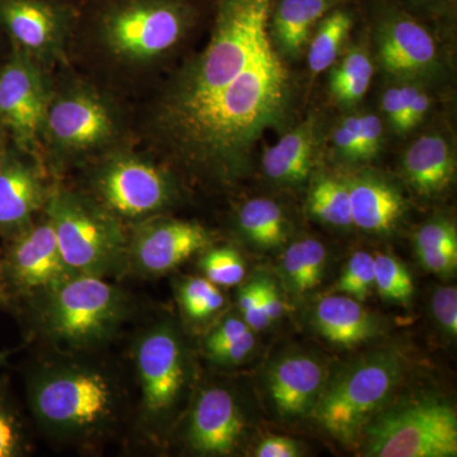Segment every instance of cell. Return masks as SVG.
I'll return each instance as SVG.
<instances>
[{"label":"cell","instance_id":"obj_1","mask_svg":"<svg viewBox=\"0 0 457 457\" xmlns=\"http://www.w3.org/2000/svg\"><path fill=\"white\" fill-rule=\"evenodd\" d=\"M275 0H215L212 32L156 102L150 135L197 176L228 183L264 132L284 121L291 78L270 29Z\"/></svg>","mask_w":457,"mask_h":457},{"label":"cell","instance_id":"obj_2","mask_svg":"<svg viewBox=\"0 0 457 457\" xmlns=\"http://www.w3.org/2000/svg\"><path fill=\"white\" fill-rule=\"evenodd\" d=\"M212 0H78L69 38L83 41L96 64L111 78H145L187 38Z\"/></svg>","mask_w":457,"mask_h":457},{"label":"cell","instance_id":"obj_3","mask_svg":"<svg viewBox=\"0 0 457 457\" xmlns=\"http://www.w3.org/2000/svg\"><path fill=\"white\" fill-rule=\"evenodd\" d=\"M86 353L56 352L26 372V395L36 426L60 444L95 447L116 432L125 392L116 375Z\"/></svg>","mask_w":457,"mask_h":457},{"label":"cell","instance_id":"obj_4","mask_svg":"<svg viewBox=\"0 0 457 457\" xmlns=\"http://www.w3.org/2000/svg\"><path fill=\"white\" fill-rule=\"evenodd\" d=\"M132 300L119 286L95 276H71L53 290L18 305L36 338L64 353H89L125 326Z\"/></svg>","mask_w":457,"mask_h":457},{"label":"cell","instance_id":"obj_5","mask_svg":"<svg viewBox=\"0 0 457 457\" xmlns=\"http://www.w3.org/2000/svg\"><path fill=\"white\" fill-rule=\"evenodd\" d=\"M132 361L139 389L135 432L146 446H161L192 381L187 345L176 323L161 318L141 329L132 345Z\"/></svg>","mask_w":457,"mask_h":457},{"label":"cell","instance_id":"obj_6","mask_svg":"<svg viewBox=\"0 0 457 457\" xmlns=\"http://www.w3.org/2000/svg\"><path fill=\"white\" fill-rule=\"evenodd\" d=\"M44 212L53 224L66 267L74 276L121 278L129 273V233L92 195L57 188Z\"/></svg>","mask_w":457,"mask_h":457},{"label":"cell","instance_id":"obj_7","mask_svg":"<svg viewBox=\"0 0 457 457\" xmlns=\"http://www.w3.org/2000/svg\"><path fill=\"white\" fill-rule=\"evenodd\" d=\"M403 374L404 362L395 351L370 353L324 386L312 414L337 440L354 441L392 398Z\"/></svg>","mask_w":457,"mask_h":457},{"label":"cell","instance_id":"obj_8","mask_svg":"<svg viewBox=\"0 0 457 457\" xmlns=\"http://www.w3.org/2000/svg\"><path fill=\"white\" fill-rule=\"evenodd\" d=\"M365 455L455 457L457 417L440 399L423 398L376 414L365 428Z\"/></svg>","mask_w":457,"mask_h":457},{"label":"cell","instance_id":"obj_9","mask_svg":"<svg viewBox=\"0 0 457 457\" xmlns=\"http://www.w3.org/2000/svg\"><path fill=\"white\" fill-rule=\"evenodd\" d=\"M92 196L123 221L140 222L158 215L176 200L173 177L139 156L108 159L93 177Z\"/></svg>","mask_w":457,"mask_h":457},{"label":"cell","instance_id":"obj_10","mask_svg":"<svg viewBox=\"0 0 457 457\" xmlns=\"http://www.w3.org/2000/svg\"><path fill=\"white\" fill-rule=\"evenodd\" d=\"M42 132L60 154L83 158L113 143L119 121L102 96L79 87L49 99Z\"/></svg>","mask_w":457,"mask_h":457},{"label":"cell","instance_id":"obj_11","mask_svg":"<svg viewBox=\"0 0 457 457\" xmlns=\"http://www.w3.org/2000/svg\"><path fill=\"white\" fill-rule=\"evenodd\" d=\"M4 242L5 276L17 308L74 276L66 267L55 230L45 212L44 218L35 219Z\"/></svg>","mask_w":457,"mask_h":457},{"label":"cell","instance_id":"obj_12","mask_svg":"<svg viewBox=\"0 0 457 457\" xmlns=\"http://www.w3.org/2000/svg\"><path fill=\"white\" fill-rule=\"evenodd\" d=\"M49 99L38 65L13 47L0 65V129L20 152L35 150Z\"/></svg>","mask_w":457,"mask_h":457},{"label":"cell","instance_id":"obj_13","mask_svg":"<svg viewBox=\"0 0 457 457\" xmlns=\"http://www.w3.org/2000/svg\"><path fill=\"white\" fill-rule=\"evenodd\" d=\"M212 245V231L204 225L153 216L129 233V272L143 278L167 275Z\"/></svg>","mask_w":457,"mask_h":457},{"label":"cell","instance_id":"obj_14","mask_svg":"<svg viewBox=\"0 0 457 457\" xmlns=\"http://www.w3.org/2000/svg\"><path fill=\"white\" fill-rule=\"evenodd\" d=\"M368 9L376 23L378 59L387 73L411 78L432 71L437 47L420 18L389 0H369Z\"/></svg>","mask_w":457,"mask_h":457},{"label":"cell","instance_id":"obj_15","mask_svg":"<svg viewBox=\"0 0 457 457\" xmlns=\"http://www.w3.org/2000/svg\"><path fill=\"white\" fill-rule=\"evenodd\" d=\"M78 0H0V27L12 46L37 64L71 36Z\"/></svg>","mask_w":457,"mask_h":457},{"label":"cell","instance_id":"obj_16","mask_svg":"<svg viewBox=\"0 0 457 457\" xmlns=\"http://www.w3.org/2000/svg\"><path fill=\"white\" fill-rule=\"evenodd\" d=\"M245 429V416L234 394L227 387L210 385L192 402L183 440L197 455L228 456L239 447Z\"/></svg>","mask_w":457,"mask_h":457},{"label":"cell","instance_id":"obj_17","mask_svg":"<svg viewBox=\"0 0 457 457\" xmlns=\"http://www.w3.org/2000/svg\"><path fill=\"white\" fill-rule=\"evenodd\" d=\"M326 384L323 363L308 353H288L273 363L267 385L279 416L300 418L312 413Z\"/></svg>","mask_w":457,"mask_h":457},{"label":"cell","instance_id":"obj_18","mask_svg":"<svg viewBox=\"0 0 457 457\" xmlns=\"http://www.w3.org/2000/svg\"><path fill=\"white\" fill-rule=\"evenodd\" d=\"M47 196L38 170L11 150L0 173V239L7 240L29 227Z\"/></svg>","mask_w":457,"mask_h":457},{"label":"cell","instance_id":"obj_19","mask_svg":"<svg viewBox=\"0 0 457 457\" xmlns=\"http://www.w3.org/2000/svg\"><path fill=\"white\" fill-rule=\"evenodd\" d=\"M314 326L328 342L354 347L380 333L378 319L347 295L323 297L314 309Z\"/></svg>","mask_w":457,"mask_h":457},{"label":"cell","instance_id":"obj_20","mask_svg":"<svg viewBox=\"0 0 457 457\" xmlns=\"http://www.w3.org/2000/svg\"><path fill=\"white\" fill-rule=\"evenodd\" d=\"M347 187L353 225L374 234L390 233L396 227L405 210L398 189L374 176L357 177Z\"/></svg>","mask_w":457,"mask_h":457},{"label":"cell","instance_id":"obj_21","mask_svg":"<svg viewBox=\"0 0 457 457\" xmlns=\"http://www.w3.org/2000/svg\"><path fill=\"white\" fill-rule=\"evenodd\" d=\"M405 177L420 196L432 197L449 188L455 179V158L440 135L420 137L404 155Z\"/></svg>","mask_w":457,"mask_h":457},{"label":"cell","instance_id":"obj_22","mask_svg":"<svg viewBox=\"0 0 457 457\" xmlns=\"http://www.w3.org/2000/svg\"><path fill=\"white\" fill-rule=\"evenodd\" d=\"M347 2L352 0H275L270 18L273 41L288 55H299L319 21Z\"/></svg>","mask_w":457,"mask_h":457},{"label":"cell","instance_id":"obj_23","mask_svg":"<svg viewBox=\"0 0 457 457\" xmlns=\"http://www.w3.org/2000/svg\"><path fill=\"white\" fill-rule=\"evenodd\" d=\"M314 147V121L309 119L264 152V173L284 185L303 182L312 168Z\"/></svg>","mask_w":457,"mask_h":457},{"label":"cell","instance_id":"obj_24","mask_svg":"<svg viewBox=\"0 0 457 457\" xmlns=\"http://www.w3.org/2000/svg\"><path fill=\"white\" fill-rule=\"evenodd\" d=\"M414 246L420 264L440 278H453L457 270V231L449 219L436 218L418 228Z\"/></svg>","mask_w":457,"mask_h":457},{"label":"cell","instance_id":"obj_25","mask_svg":"<svg viewBox=\"0 0 457 457\" xmlns=\"http://www.w3.org/2000/svg\"><path fill=\"white\" fill-rule=\"evenodd\" d=\"M354 22V0L337 5L319 21L308 54V64L312 73H323L335 64Z\"/></svg>","mask_w":457,"mask_h":457},{"label":"cell","instance_id":"obj_26","mask_svg":"<svg viewBox=\"0 0 457 457\" xmlns=\"http://www.w3.org/2000/svg\"><path fill=\"white\" fill-rule=\"evenodd\" d=\"M327 249L312 237L297 240L284 252L281 270L288 290L296 296L312 293L324 278Z\"/></svg>","mask_w":457,"mask_h":457},{"label":"cell","instance_id":"obj_27","mask_svg":"<svg viewBox=\"0 0 457 457\" xmlns=\"http://www.w3.org/2000/svg\"><path fill=\"white\" fill-rule=\"evenodd\" d=\"M254 348V330L236 314L227 315L204 339L207 359L224 368L245 362Z\"/></svg>","mask_w":457,"mask_h":457},{"label":"cell","instance_id":"obj_28","mask_svg":"<svg viewBox=\"0 0 457 457\" xmlns=\"http://www.w3.org/2000/svg\"><path fill=\"white\" fill-rule=\"evenodd\" d=\"M237 222L240 231L255 246L273 249L285 243V215L273 201L266 198L248 201L240 209Z\"/></svg>","mask_w":457,"mask_h":457},{"label":"cell","instance_id":"obj_29","mask_svg":"<svg viewBox=\"0 0 457 457\" xmlns=\"http://www.w3.org/2000/svg\"><path fill=\"white\" fill-rule=\"evenodd\" d=\"M177 300L183 317L192 324L212 320L227 303L220 287L204 276L183 278L177 287Z\"/></svg>","mask_w":457,"mask_h":457},{"label":"cell","instance_id":"obj_30","mask_svg":"<svg viewBox=\"0 0 457 457\" xmlns=\"http://www.w3.org/2000/svg\"><path fill=\"white\" fill-rule=\"evenodd\" d=\"M374 77V65L366 51H350L330 77V92L337 101L354 104L365 97Z\"/></svg>","mask_w":457,"mask_h":457},{"label":"cell","instance_id":"obj_31","mask_svg":"<svg viewBox=\"0 0 457 457\" xmlns=\"http://www.w3.org/2000/svg\"><path fill=\"white\" fill-rule=\"evenodd\" d=\"M32 442L22 411L11 392L7 376L0 378V457H23Z\"/></svg>","mask_w":457,"mask_h":457},{"label":"cell","instance_id":"obj_32","mask_svg":"<svg viewBox=\"0 0 457 457\" xmlns=\"http://www.w3.org/2000/svg\"><path fill=\"white\" fill-rule=\"evenodd\" d=\"M309 212L318 220L337 228H348L352 221L350 191L347 183L333 179H320L309 195Z\"/></svg>","mask_w":457,"mask_h":457},{"label":"cell","instance_id":"obj_33","mask_svg":"<svg viewBox=\"0 0 457 457\" xmlns=\"http://www.w3.org/2000/svg\"><path fill=\"white\" fill-rule=\"evenodd\" d=\"M428 95L416 86L390 87L384 93L383 110L390 125L398 132L416 128L428 112Z\"/></svg>","mask_w":457,"mask_h":457},{"label":"cell","instance_id":"obj_34","mask_svg":"<svg viewBox=\"0 0 457 457\" xmlns=\"http://www.w3.org/2000/svg\"><path fill=\"white\" fill-rule=\"evenodd\" d=\"M375 284L378 295L386 302L407 305L413 299V278L407 267L390 254H376Z\"/></svg>","mask_w":457,"mask_h":457},{"label":"cell","instance_id":"obj_35","mask_svg":"<svg viewBox=\"0 0 457 457\" xmlns=\"http://www.w3.org/2000/svg\"><path fill=\"white\" fill-rule=\"evenodd\" d=\"M204 278L219 287H233L245 278V263L242 254L233 246H210L198 261Z\"/></svg>","mask_w":457,"mask_h":457},{"label":"cell","instance_id":"obj_36","mask_svg":"<svg viewBox=\"0 0 457 457\" xmlns=\"http://www.w3.org/2000/svg\"><path fill=\"white\" fill-rule=\"evenodd\" d=\"M375 284V258L368 252L352 254L337 284V290L353 297L357 302H365Z\"/></svg>","mask_w":457,"mask_h":457},{"label":"cell","instance_id":"obj_37","mask_svg":"<svg viewBox=\"0 0 457 457\" xmlns=\"http://www.w3.org/2000/svg\"><path fill=\"white\" fill-rule=\"evenodd\" d=\"M431 309L438 328L449 338L457 335V290L455 286H440L432 295Z\"/></svg>","mask_w":457,"mask_h":457},{"label":"cell","instance_id":"obj_38","mask_svg":"<svg viewBox=\"0 0 457 457\" xmlns=\"http://www.w3.org/2000/svg\"><path fill=\"white\" fill-rule=\"evenodd\" d=\"M237 308L240 317L254 332L267 329L270 326L262 305L260 282L258 278L242 286L237 291Z\"/></svg>","mask_w":457,"mask_h":457},{"label":"cell","instance_id":"obj_39","mask_svg":"<svg viewBox=\"0 0 457 457\" xmlns=\"http://www.w3.org/2000/svg\"><path fill=\"white\" fill-rule=\"evenodd\" d=\"M335 144L338 152L350 161H363L357 126V116L343 120L335 131Z\"/></svg>","mask_w":457,"mask_h":457},{"label":"cell","instance_id":"obj_40","mask_svg":"<svg viewBox=\"0 0 457 457\" xmlns=\"http://www.w3.org/2000/svg\"><path fill=\"white\" fill-rule=\"evenodd\" d=\"M357 126L362 149L363 161L374 158L380 150L383 140V123L374 113H366L357 116Z\"/></svg>","mask_w":457,"mask_h":457},{"label":"cell","instance_id":"obj_41","mask_svg":"<svg viewBox=\"0 0 457 457\" xmlns=\"http://www.w3.org/2000/svg\"><path fill=\"white\" fill-rule=\"evenodd\" d=\"M258 282H260L262 305H263L266 317L272 326L273 323H278L279 319L284 317V299L279 294L278 286L273 284L270 278H258Z\"/></svg>","mask_w":457,"mask_h":457},{"label":"cell","instance_id":"obj_42","mask_svg":"<svg viewBox=\"0 0 457 457\" xmlns=\"http://www.w3.org/2000/svg\"><path fill=\"white\" fill-rule=\"evenodd\" d=\"M302 455L299 444L293 438L272 436L261 442L255 450L258 457H297Z\"/></svg>","mask_w":457,"mask_h":457},{"label":"cell","instance_id":"obj_43","mask_svg":"<svg viewBox=\"0 0 457 457\" xmlns=\"http://www.w3.org/2000/svg\"><path fill=\"white\" fill-rule=\"evenodd\" d=\"M398 7L404 9L411 16L418 14H446L453 9L455 0H389Z\"/></svg>","mask_w":457,"mask_h":457},{"label":"cell","instance_id":"obj_44","mask_svg":"<svg viewBox=\"0 0 457 457\" xmlns=\"http://www.w3.org/2000/svg\"><path fill=\"white\" fill-rule=\"evenodd\" d=\"M16 309L17 303L9 288L2 249H0V312H16Z\"/></svg>","mask_w":457,"mask_h":457},{"label":"cell","instance_id":"obj_45","mask_svg":"<svg viewBox=\"0 0 457 457\" xmlns=\"http://www.w3.org/2000/svg\"><path fill=\"white\" fill-rule=\"evenodd\" d=\"M11 141H9L5 132L0 129V173L7 163L8 156L11 154Z\"/></svg>","mask_w":457,"mask_h":457},{"label":"cell","instance_id":"obj_46","mask_svg":"<svg viewBox=\"0 0 457 457\" xmlns=\"http://www.w3.org/2000/svg\"><path fill=\"white\" fill-rule=\"evenodd\" d=\"M12 50H13V46H12L11 41L8 40L2 27H0V65L11 55Z\"/></svg>","mask_w":457,"mask_h":457},{"label":"cell","instance_id":"obj_47","mask_svg":"<svg viewBox=\"0 0 457 457\" xmlns=\"http://www.w3.org/2000/svg\"><path fill=\"white\" fill-rule=\"evenodd\" d=\"M14 353V350H5L0 352V366H4L8 362L9 357Z\"/></svg>","mask_w":457,"mask_h":457},{"label":"cell","instance_id":"obj_48","mask_svg":"<svg viewBox=\"0 0 457 457\" xmlns=\"http://www.w3.org/2000/svg\"><path fill=\"white\" fill-rule=\"evenodd\" d=\"M212 2H215V0H212Z\"/></svg>","mask_w":457,"mask_h":457}]
</instances>
